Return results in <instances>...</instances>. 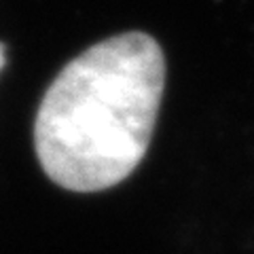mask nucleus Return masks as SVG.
<instances>
[{"instance_id":"f03ea898","label":"nucleus","mask_w":254,"mask_h":254,"mask_svg":"<svg viewBox=\"0 0 254 254\" xmlns=\"http://www.w3.org/2000/svg\"><path fill=\"white\" fill-rule=\"evenodd\" d=\"M2 64H4V47L0 45V66H2Z\"/></svg>"},{"instance_id":"f257e3e1","label":"nucleus","mask_w":254,"mask_h":254,"mask_svg":"<svg viewBox=\"0 0 254 254\" xmlns=\"http://www.w3.org/2000/svg\"><path fill=\"white\" fill-rule=\"evenodd\" d=\"M165 89V55L146 32L95 43L60 70L34 119L43 172L72 193L129 178L153 140Z\"/></svg>"}]
</instances>
